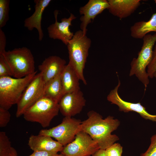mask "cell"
<instances>
[{"label":"cell","instance_id":"obj_15","mask_svg":"<svg viewBox=\"0 0 156 156\" xmlns=\"http://www.w3.org/2000/svg\"><path fill=\"white\" fill-rule=\"evenodd\" d=\"M48 136L32 135L29 138L28 144L33 151H43L57 153L64 146L57 141Z\"/></svg>","mask_w":156,"mask_h":156},{"label":"cell","instance_id":"obj_33","mask_svg":"<svg viewBox=\"0 0 156 156\" xmlns=\"http://www.w3.org/2000/svg\"><path fill=\"white\" fill-rule=\"evenodd\" d=\"M154 77H155L156 79V73L154 74Z\"/></svg>","mask_w":156,"mask_h":156},{"label":"cell","instance_id":"obj_6","mask_svg":"<svg viewBox=\"0 0 156 156\" xmlns=\"http://www.w3.org/2000/svg\"><path fill=\"white\" fill-rule=\"evenodd\" d=\"M58 102L43 96L28 108L23 114L27 121L36 122L43 128L49 127L53 119L58 114Z\"/></svg>","mask_w":156,"mask_h":156},{"label":"cell","instance_id":"obj_30","mask_svg":"<svg viewBox=\"0 0 156 156\" xmlns=\"http://www.w3.org/2000/svg\"><path fill=\"white\" fill-rule=\"evenodd\" d=\"M0 156H18V154L16 149L12 147L7 152L0 154Z\"/></svg>","mask_w":156,"mask_h":156},{"label":"cell","instance_id":"obj_16","mask_svg":"<svg viewBox=\"0 0 156 156\" xmlns=\"http://www.w3.org/2000/svg\"><path fill=\"white\" fill-rule=\"evenodd\" d=\"M51 0H34L35 11L33 14L25 19L24 26L29 31L36 28L38 34V39L41 41L43 39L44 34L41 27V21L43 12L48 5Z\"/></svg>","mask_w":156,"mask_h":156},{"label":"cell","instance_id":"obj_13","mask_svg":"<svg viewBox=\"0 0 156 156\" xmlns=\"http://www.w3.org/2000/svg\"><path fill=\"white\" fill-rule=\"evenodd\" d=\"M109 6L108 0H90L85 5L80 8L79 13L82 15L80 18V27L84 35H86L88 24L97 15L107 9Z\"/></svg>","mask_w":156,"mask_h":156},{"label":"cell","instance_id":"obj_29","mask_svg":"<svg viewBox=\"0 0 156 156\" xmlns=\"http://www.w3.org/2000/svg\"><path fill=\"white\" fill-rule=\"evenodd\" d=\"M58 154L43 151H34L33 153L28 156H56Z\"/></svg>","mask_w":156,"mask_h":156},{"label":"cell","instance_id":"obj_26","mask_svg":"<svg viewBox=\"0 0 156 156\" xmlns=\"http://www.w3.org/2000/svg\"><path fill=\"white\" fill-rule=\"evenodd\" d=\"M11 114L8 110L0 107V127H4L9 122Z\"/></svg>","mask_w":156,"mask_h":156},{"label":"cell","instance_id":"obj_4","mask_svg":"<svg viewBox=\"0 0 156 156\" xmlns=\"http://www.w3.org/2000/svg\"><path fill=\"white\" fill-rule=\"evenodd\" d=\"M1 55L15 78H22L35 72L34 57L27 47L5 51Z\"/></svg>","mask_w":156,"mask_h":156},{"label":"cell","instance_id":"obj_3","mask_svg":"<svg viewBox=\"0 0 156 156\" xmlns=\"http://www.w3.org/2000/svg\"><path fill=\"white\" fill-rule=\"evenodd\" d=\"M37 72L20 78L0 77V107L8 110L12 105L17 104Z\"/></svg>","mask_w":156,"mask_h":156},{"label":"cell","instance_id":"obj_32","mask_svg":"<svg viewBox=\"0 0 156 156\" xmlns=\"http://www.w3.org/2000/svg\"><path fill=\"white\" fill-rule=\"evenodd\" d=\"M56 156H64L61 153L60 154H58Z\"/></svg>","mask_w":156,"mask_h":156},{"label":"cell","instance_id":"obj_11","mask_svg":"<svg viewBox=\"0 0 156 156\" xmlns=\"http://www.w3.org/2000/svg\"><path fill=\"white\" fill-rule=\"evenodd\" d=\"M86 100L80 90L66 93L58 102L60 111L64 117L74 116L79 114L86 104Z\"/></svg>","mask_w":156,"mask_h":156},{"label":"cell","instance_id":"obj_9","mask_svg":"<svg viewBox=\"0 0 156 156\" xmlns=\"http://www.w3.org/2000/svg\"><path fill=\"white\" fill-rule=\"evenodd\" d=\"M99 149L97 143L88 134L81 131L72 142L63 147L61 152L64 156H88Z\"/></svg>","mask_w":156,"mask_h":156},{"label":"cell","instance_id":"obj_34","mask_svg":"<svg viewBox=\"0 0 156 156\" xmlns=\"http://www.w3.org/2000/svg\"></svg>","mask_w":156,"mask_h":156},{"label":"cell","instance_id":"obj_8","mask_svg":"<svg viewBox=\"0 0 156 156\" xmlns=\"http://www.w3.org/2000/svg\"><path fill=\"white\" fill-rule=\"evenodd\" d=\"M45 84L41 72L36 74L23 92L17 104L16 116L18 118L44 96Z\"/></svg>","mask_w":156,"mask_h":156},{"label":"cell","instance_id":"obj_10","mask_svg":"<svg viewBox=\"0 0 156 156\" xmlns=\"http://www.w3.org/2000/svg\"><path fill=\"white\" fill-rule=\"evenodd\" d=\"M120 81L118 80L117 86L112 90L107 97V100L111 104L117 105L120 111L124 112H134L138 114L143 118L156 122V115H152L148 112L146 108L140 102L133 103L123 100L119 95L118 90L120 85Z\"/></svg>","mask_w":156,"mask_h":156},{"label":"cell","instance_id":"obj_14","mask_svg":"<svg viewBox=\"0 0 156 156\" xmlns=\"http://www.w3.org/2000/svg\"><path fill=\"white\" fill-rule=\"evenodd\" d=\"M66 63L64 59L57 56H51L45 59L38 66V68L45 84L61 74Z\"/></svg>","mask_w":156,"mask_h":156},{"label":"cell","instance_id":"obj_28","mask_svg":"<svg viewBox=\"0 0 156 156\" xmlns=\"http://www.w3.org/2000/svg\"><path fill=\"white\" fill-rule=\"evenodd\" d=\"M6 39L5 35L1 28H0V55L2 54L5 51Z\"/></svg>","mask_w":156,"mask_h":156},{"label":"cell","instance_id":"obj_20","mask_svg":"<svg viewBox=\"0 0 156 156\" xmlns=\"http://www.w3.org/2000/svg\"><path fill=\"white\" fill-rule=\"evenodd\" d=\"M60 74L45 84L44 96L59 102L62 97V87Z\"/></svg>","mask_w":156,"mask_h":156},{"label":"cell","instance_id":"obj_19","mask_svg":"<svg viewBox=\"0 0 156 156\" xmlns=\"http://www.w3.org/2000/svg\"><path fill=\"white\" fill-rule=\"evenodd\" d=\"M152 31L156 33V12L148 21L136 22L130 28L131 36L137 39L143 38L148 33Z\"/></svg>","mask_w":156,"mask_h":156},{"label":"cell","instance_id":"obj_31","mask_svg":"<svg viewBox=\"0 0 156 156\" xmlns=\"http://www.w3.org/2000/svg\"><path fill=\"white\" fill-rule=\"evenodd\" d=\"M92 156H107L106 155L105 150L99 149L94 153Z\"/></svg>","mask_w":156,"mask_h":156},{"label":"cell","instance_id":"obj_23","mask_svg":"<svg viewBox=\"0 0 156 156\" xmlns=\"http://www.w3.org/2000/svg\"><path fill=\"white\" fill-rule=\"evenodd\" d=\"M107 156H122V147L118 143H114L105 150Z\"/></svg>","mask_w":156,"mask_h":156},{"label":"cell","instance_id":"obj_22","mask_svg":"<svg viewBox=\"0 0 156 156\" xmlns=\"http://www.w3.org/2000/svg\"><path fill=\"white\" fill-rule=\"evenodd\" d=\"M12 147L11 142L4 131L0 132V153L7 151Z\"/></svg>","mask_w":156,"mask_h":156},{"label":"cell","instance_id":"obj_27","mask_svg":"<svg viewBox=\"0 0 156 156\" xmlns=\"http://www.w3.org/2000/svg\"><path fill=\"white\" fill-rule=\"evenodd\" d=\"M151 144L147 151L140 156H156V134L151 138Z\"/></svg>","mask_w":156,"mask_h":156},{"label":"cell","instance_id":"obj_7","mask_svg":"<svg viewBox=\"0 0 156 156\" xmlns=\"http://www.w3.org/2000/svg\"><path fill=\"white\" fill-rule=\"evenodd\" d=\"M81 122L80 120L65 117L60 124L51 128L42 129L38 134L54 138L64 146L72 142L81 131Z\"/></svg>","mask_w":156,"mask_h":156},{"label":"cell","instance_id":"obj_2","mask_svg":"<svg viewBox=\"0 0 156 156\" xmlns=\"http://www.w3.org/2000/svg\"><path fill=\"white\" fill-rule=\"evenodd\" d=\"M91 43V39L80 30L74 34L67 45L69 54L68 64L85 85L87 83L84 76L83 70Z\"/></svg>","mask_w":156,"mask_h":156},{"label":"cell","instance_id":"obj_25","mask_svg":"<svg viewBox=\"0 0 156 156\" xmlns=\"http://www.w3.org/2000/svg\"><path fill=\"white\" fill-rule=\"evenodd\" d=\"M12 75L10 67L2 55H0V77L11 76Z\"/></svg>","mask_w":156,"mask_h":156},{"label":"cell","instance_id":"obj_17","mask_svg":"<svg viewBox=\"0 0 156 156\" xmlns=\"http://www.w3.org/2000/svg\"><path fill=\"white\" fill-rule=\"evenodd\" d=\"M109 12L112 15L122 19L129 16L140 5V0H108Z\"/></svg>","mask_w":156,"mask_h":156},{"label":"cell","instance_id":"obj_5","mask_svg":"<svg viewBox=\"0 0 156 156\" xmlns=\"http://www.w3.org/2000/svg\"><path fill=\"white\" fill-rule=\"evenodd\" d=\"M143 40V44L138 57L133 58L131 62L129 76L135 75L146 88L149 82L146 69L151 60L156 42V33L153 35L147 34Z\"/></svg>","mask_w":156,"mask_h":156},{"label":"cell","instance_id":"obj_24","mask_svg":"<svg viewBox=\"0 0 156 156\" xmlns=\"http://www.w3.org/2000/svg\"><path fill=\"white\" fill-rule=\"evenodd\" d=\"M147 73L149 77H154V74L156 73V44L153 49L151 61L147 67Z\"/></svg>","mask_w":156,"mask_h":156},{"label":"cell","instance_id":"obj_21","mask_svg":"<svg viewBox=\"0 0 156 156\" xmlns=\"http://www.w3.org/2000/svg\"><path fill=\"white\" fill-rule=\"evenodd\" d=\"M9 0H0V28L4 27L9 19Z\"/></svg>","mask_w":156,"mask_h":156},{"label":"cell","instance_id":"obj_1","mask_svg":"<svg viewBox=\"0 0 156 156\" xmlns=\"http://www.w3.org/2000/svg\"><path fill=\"white\" fill-rule=\"evenodd\" d=\"M87 116V118L81 122V130L88 134L100 149L105 150L119 140L117 135L112 134L120 125L118 119L111 116L103 119L94 110L89 111Z\"/></svg>","mask_w":156,"mask_h":156},{"label":"cell","instance_id":"obj_12","mask_svg":"<svg viewBox=\"0 0 156 156\" xmlns=\"http://www.w3.org/2000/svg\"><path fill=\"white\" fill-rule=\"evenodd\" d=\"M58 13V11H55L54 15L55 22L47 28L49 36L51 38L59 40L67 45L74 35V34L70 31L69 27L72 25V21L76 17L73 14L70 13L68 18H63L61 19L60 22H58L57 19Z\"/></svg>","mask_w":156,"mask_h":156},{"label":"cell","instance_id":"obj_18","mask_svg":"<svg viewBox=\"0 0 156 156\" xmlns=\"http://www.w3.org/2000/svg\"><path fill=\"white\" fill-rule=\"evenodd\" d=\"M60 79L62 96L66 93L80 90V79L75 70L68 63L66 65L61 73Z\"/></svg>","mask_w":156,"mask_h":156}]
</instances>
